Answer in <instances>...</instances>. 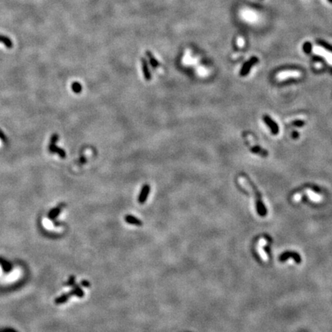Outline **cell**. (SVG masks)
Masks as SVG:
<instances>
[{
    "mask_svg": "<svg viewBox=\"0 0 332 332\" xmlns=\"http://www.w3.org/2000/svg\"><path fill=\"white\" fill-rule=\"evenodd\" d=\"M69 295H75L79 297H84V291L79 285H74L73 289L69 292Z\"/></svg>",
    "mask_w": 332,
    "mask_h": 332,
    "instance_id": "obj_11",
    "label": "cell"
},
{
    "mask_svg": "<svg viewBox=\"0 0 332 332\" xmlns=\"http://www.w3.org/2000/svg\"><path fill=\"white\" fill-rule=\"evenodd\" d=\"M301 75L298 70H284L281 71L276 75L275 78L278 81H283L288 78H299Z\"/></svg>",
    "mask_w": 332,
    "mask_h": 332,
    "instance_id": "obj_3",
    "label": "cell"
},
{
    "mask_svg": "<svg viewBox=\"0 0 332 332\" xmlns=\"http://www.w3.org/2000/svg\"><path fill=\"white\" fill-rule=\"evenodd\" d=\"M72 89L75 93L79 94L82 92V86L79 82H74L72 84Z\"/></svg>",
    "mask_w": 332,
    "mask_h": 332,
    "instance_id": "obj_15",
    "label": "cell"
},
{
    "mask_svg": "<svg viewBox=\"0 0 332 332\" xmlns=\"http://www.w3.org/2000/svg\"><path fill=\"white\" fill-rule=\"evenodd\" d=\"M150 185H148V184H145L142 187V190H141L140 194H139V202L140 204H144L145 202V201L147 200V198L149 196V193H150Z\"/></svg>",
    "mask_w": 332,
    "mask_h": 332,
    "instance_id": "obj_6",
    "label": "cell"
},
{
    "mask_svg": "<svg viewBox=\"0 0 332 332\" xmlns=\"http://www.w3.org/2000/svg\"><path fill=\"white\" fill-rule=\"evenodd\" d=\"M238 182H239V183H240V185H242V186L244 188V189H245L246 190L248 191L249 192H251V193L252 195L255 196L256 201H257L258 209L259 213H260V215H264L266 213L265 208L264 207L261 200L260 196H259V194L258 193V192H256L254 190L253 188H252L251 186L250 185V184H248V182H247V180H245V179H244V178H242V177L239 178Z\"/></svg>",
    "mask_w": 332,
    "mask_h": 332,
    "instance_id": "obj_1",
    "label": "cell"
},
{
    "mask_svg": "<svg viewBox=\"0 0 332 332\" xmlns=\"http://www.w3.org/2000/svg\"><path fill=\"white\" fill-rule=\"evenodd\" d=\"M0 42H2L8 48H12L13 46V43H12L10 38H8L6 36H4V35H0Z\"/></svg>",
    "mask_w": 332,
    "mask_h": 332,
    "instance_id": "obj_13",
    "label": "cell"
},
{
    "mask_svg": "<svg viewBox=\"0 0 332 332\" xmlns=\"http://www.w3.org/2000/svg\"><path fill=\"white\" fill-rule=\"evenodd\" d=\"M147 55H148V56H149V61H150L151 65H152V67H153L154 69H156V68H157V67L159 65L158 61L156 60L155 58H154L153 55H152V54H151L149 52H147Z\"/></svg>",
    "mask_w": 332,
    "mask_h": 332,
    "instance_id": "obj_16",
    "label": "cell"
},
{
    "mask_svg": "<svg viewBox=\"0 0 332 332\" xmlns=\"http://www.w3.org/2000/svg\"><path fill=\"white\" fill-rule=\"evenodd\" d=\"M0 139L3 142H7V138L5 135V134L2 132V130H0Z\"/></svg>",
    "mask_w": 332,
    "mask_h": 332,
    "instance_id": "obj_21",
    "label": "cell"
},
{
    "mask_svg": "<svg viewBox=\"0 0 332 332\" xmlns=\"http://www.w3.org/2000/svg\"><path fill=\"white\" fill-rule=\"evenodd\" d=\"M302 195L301 193H297L293 196V201L295 202H298L301 200Z\"/></svg>",
    "mask_w": 332,
    "mask_h": 332,
    "instance_id": "obj_19",
    "label": "cell"
},
{
    "mask_svg": "<svg viewBox=\"0 0 332 332\" xmlns=\"http://www.w3.org/2000/svg\"><path fill=\"white\" fill-rule=\"evenodd\" d=\"M142 70H143L144 76H145V79L147 81H150L152 79V75H151V72L149 71V65H148L147 62L145 59L142 58Z\"/></svg>",
    "mask_w": 332,
    "mask_h": 332,
    "instance_id": "obj_10",
    "label": "cell"
},
{
    "mask_svg": "<svg viewBox=\"0 0 332 332\" xmlns=\"http://www.w3.org/2000/svg\"><path fill=\"white\" fill-rule=\"evenodd\" d=\"M125 220L127 223L131 224V225H137V226L142 225V222L140 220V219L135 217V216L131 215H127L125 218Z\"/></svg>",
    "mask_w": 332,
    "mask_h": 332,
    "instance_id": "obj_9",
    "label": "cell"
},
{
    "mask_svg": "<svg viewBox=\"0 0 332 332\" xmlns=\"http://www.w3.org/2000/svg\"><path fill=\"white\" fill-rule=\"evenodd\" d=\"M61 210H62V206L61 205L53 209L50 212H49V213H48V218H49L50 219H52V220L55 219L57 217H58L59 213L61 212Z\"/></svg>",
    "mask_w": 332,
    "mask_h": 332,
    "instance_id": "obj_12",
    "label": "cell"
},
{
    "mask_svg": "<svg viewBox=\"0 0 332 332\" xmlns=\"http://www.w3.org/2000/svg\"><path fill=\"white\" fill-rule=\"evenodd\" d=\"M75 284V276H71L69 278V281L67 282V285L68 286H74Z\"/></svg>",
    "mask_w": 332,
    "mask_h": 332,
    "instance_id": "obj_17",
    "label": "cell"
},
{
    "mask_svg": "<svg viewBox=\"0 0 332 332\" xmlns=\"http://www.w3.org/2000/svg\"><path fill=\"white\" fill-rule=\"evenodd\" d=\"M237 45L238 46L240 47V48H242V47L245 45V40H244V38H242V37H238L237 39Z\"/></svg>",
    "mask_w": 332,
    "mask_h": 332,
    "instance_id": "obj_18",
    "label": "cell"
},
{
    "mask_svg": "<svg viewBox=\"0 0 332 332\" xmlns=\"http://www.w3.org/2000/svg\"><path fill=\"white\" fill-rule=\"evenodd\" d=\"M312 52H314L316 55H318L320 56L323 57V58L327 61V63L329 65H332V52L330 51L327 50L325 48H324L321 46H318V45H315V46L313 47L312 48Z\"/></svg>",
    "mask_w": 332,
    "mask_h": 332,
    "instance_id": "obj_2",
    "label": "cell"
},
{
    "mask_svg": "<svg viewBox=\"0 0 332 332\" xmlns=\"http://www.w3.org/2000/svg\"><path fill=\"white\" fill-rule=\"evenodd\" d=\"M241 16L244 20L249 23H254L258 21V15L255 11L251 10L248 8H245L241 12Z\"/></svg>",
    "mask_w": 332,
    "mask_h": 332,
    "instance_id": "obj_4",
    "label": "cell"
},
{
    "mask_svg": "<svg viewBox=\"0 0 332 332\" xmlns=\"http://www.w3.org/2000/svg\"><path fill=\"white\" fill-rule=\"evenodd\" d=\"M329 1H330V2H332V0H329Z\"/></svg>",
    "mask_w": 332,
    "mask_h": 332,
    "instance_id": "obj_23",
    "label": "cell"
},
{
    "mask_svg": "<svg viewBox=\"0 0 332 332\" xmlns=\"http://www.w3.org/2000/svg\"><path fill=\"white\" fill-rule=\"evenodd\" d=\"M267 243H268L267 239L265 238H261L259 240L258 243V246H257L258 253L259 254L261 258L262 261H268V257L267 254L265 253V250H264V247L267 245Z\"/></svg>",
    "mask_w": 332,
    "mask_h": 332,
    "instance_id": "obj_5",
    "label": "cell"
},
{
    "mask_svg": "<svg viewBox=\"0 0 332 332\" xmlns=\"http://www.w3.org/2000/svg\"><path fill=\"white\" fill-rule=\"evenodd\" d=\"M305 192L306 194H307V196H308L309 199H310V200L312 201V202H317H317H320L322 200H323L322 195L316 193L315 192L312 191L311 189H306Z\"/></svg>",
    "mask_w": 332,
    "mask_h": 332,
    "instance_id": "obj_8",
    "label": "cell"
},
{
    "mask_svg": "<svg viewBox=\"0 0 332 332\" xmlns=\"http://www.w3.org/2000/svg\"><path fill=\"white\" fill-rule=\"evenodd\" d=\"M58 134H53V135H52V137H51L50 143L56 144V142H58Z\"/></svg>",
    "mask_w": 332,
    "mask_h": 332,
    "instance_id": "obj_20",
    "label": "cell"
},
{
    "mask_svg": "<svg viewBox=\"0 0 332 332\" xmlns=\"http://www.w3.org/2000/svg\"><path fill=\"white\" fill-rule=\"evenodd\" d=\"M81 284H82V286H84V287L85 288H89V286H90V283H89L88 281L86 280H83L82 281V282H81Z\"/></svg>",
    "mask_w": 332,
    "mask_h": 332,
    "instance_id": "obj_22",
    "label": "cell"
},
{
    "mask_svg": "<svg viewBox=\"0 0 332 332\" xmlns=\"http://www.w3.org/2000/svg\"><path fill=\"white\" fill-rule=\"evenodd\" d=\"M48 151H49L50 152H52V153L58 154L61 158H62V159L65 158V156H66V153H65V150H63V149H61V148L58 147V146L56 145V144H52V143L49 144V145H48Z\"/></svg>",
    "mask_w": 332,
    "mask_h": 332,
    "instance_id": "obj_7",
    "label": "cell"
},
{
    "mask_svg": "<svg viewBox=\"0 0 332 332\" xmlns=\"http://www.w3.org/2000/svg\"><path fill=\"white\" fill-rule=\"evenodd\" d=\"M69 297H70V295H69V294H62V296H60L59 297H58L57 299H55V303L57 304H64V303H65V302L69 300Z\"/></svg>",
    "mask_w": 332,
    "mask_h": 332,
    "instance_id": "obj_14",
    "label": "cell"
}]
</instances>
